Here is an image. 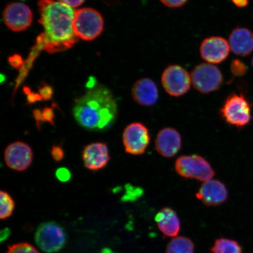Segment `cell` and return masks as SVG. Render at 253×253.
I'll list each match as a JSON object with an SVG mask.
<instances>
[{
	"label": "cell",
	"instance_id": "1f68e13d",
	"mask_svg": "<svg viewBox=\"0 0 253 253\" xmlns=\"http://www.w3.org/2000/svg\"><path fill=\"white\" fill-rule=\"evenodd\" d=\"M232 1L238 7L243 8L248 5V0H232Z\"/></svg>",
	"mask_w": 253,
	"mask_h": 253
},
{
	"label": "cell",
	"instance_id": "9a60e30c",
	"mask_svg": "<svg viewBox=\"0 0 253 253\" xmlns=\"http://www.w3.org/2000/svg\"><path fill=\"white\" fill-rule=\"evenodd\" d=\"M155 147L158 153L166 158H171L178 153L182 147V138L178 130L166 127L158 132Z\"/></svg>",
	"mask_w": 253,
	"mask_h": 253
},
{
	"label": "cell",
	"instance_id": "7402d4cb",
	"mask_svg": "<svg viewBox=\"0 0 253 253\" xmlns=\"http://www.w3.org/2000/svg\"><path fill=\"white\" fill-rule=\"evenodd\" d=\"M7 253H40L34 246L28 243H19L8 246Z\"/></svg>",
	"mask_w": 253,
	"mask_h": 253
},
{
	"label": "cell",
	"instance_id": "d6a6232c",
	"mask_svg": "<svg viewBox=\"0 0 253 253\" xmlns=\"http://www.w3.org/2000/svg\"><path fill=\"white\" fill-rule=\"evenodd\" d=\"M252 65H253V59H252Z\"/></svg>",
	"mask_w": 253,
	"mask_h": 253
},
{
	"label": "cell",
	"instance_id": "cb8c5ba5",
	"mask_svg": "<svg viewBox=\"0 0 253 253\" xmlns=\"http://www.w3.org/2000/svg\"><path fill=\"white\" fill-rule=\"evenodd\" d=\"M55 175L56 178L62 182H68L71 178L70 170L64 167L59 168L57 169Z\"/></svg>",
	"mask_w": 253,
	"mask_h": 253
},
{
	"label": "cell",
	"instance_id": "30bf717a",
	"mask_svg": "<svg viewBox=\"0 0 253 253\" xmlns=\"http://www.w3.org/2000/svg\"><path fill=\"white\" fill-rule=\"evenodd\" d=\"M2 17L6 26L14 32L26 30L33 20L30 8L20 2L9 3L3 11Z\"/></svg>",
	"mask_w": 253,
	"mask_h": 253
},
{
	"label": "cell",
	"instance_id": "7c38bea8",
	"mask_svg": "<svg viewBox=\"0 0 253 253\" xmlns=\"http://www.w3.org/2000/svg\"><path fill=\"white\" fill-rule=\"evenodd\" d=\"M229 43L220 37H211L202 41L200 53L202 58L211 64H217L226 60L230 52Z\"/></svg>",
	"mask_w": 253,
	"mask_h": 253
},
{
	"label": "cell",
	"instance_id": "484cf974",
	"mask_svg": "<svg viewBox=\"0 0 253 253\" xmlns=\"http://www.w3.org/2000/svg\"><path fill=\"white\" fill-rule=\"evenodd\" d=\"M51 156L56 162H60L64 158L65 153L61 147L58 145L53 146L51 150Z\"/></svg>",
	"mask_w": 253,
	"mask_h": 253
},
{
	"label": "cell",
	"instance_id": "f546056e",
	"mask_svg": "<svg viewBox=\"0 0 253 253\" xmlns=\"http://www.w3.org/2000/svg\"><path fill=\"white\" fill-rule=\"evenodd\" d=\"M58 1L74 8L83 4L85 0H58Z\"/></svg>",
	"mask_w": 253,
	"mask_h": 253
},
{
	"label": "cell",
	"instance_id": "2e32d148",
	"mask_svg": "<svg viewBox=\"0 0 253 253\" xmlns=\"http://www.w3.org/2000/svg\"><path fill=\"white\" fill-rule=\"evenodd\" d=\"M158 94L156 83L148 78H142L136 82L131 90L135 102L143 106L154 105L158 101Z\"/></svg>",
	"mask_w": 253,
	"mask_h": 253
},
{
	"label": "cell",
	"instance_id": "d6986e66",
	"mask_svg": "<svg viewBox=\"0 0 253 253\" xmlns=\"http://www.w3.org/2000/svg\"><path fill=\"white\" fill-rule=\"evenodd\" d=\"M166 253H195V245L192 240L185 236L173 237L168 243Z\"/></svg>",
	"mask_w": 253,
	"mask_h": 253
},
{
	"label": "cell",
	"instance_id": "83f0119b",
	"mask_svg": "<svg viewBox=\"0 0 253 253\" xmlns=\"http://www.w3.org/2000/svg\"><path fill=\"white\" fill-rule=\"evenodd\" d=\"M40 96L42 97V100H49L51 99L53 94L52 88L45 85L40 89Z\"/></svg>",
	"mask_w": 253,
	"mask_h": 253
},
{
	"label": "cell",
	"instance_id": "ffe728a7",
	"mask_svg": "<svg viewBox=\"0 0 253 253\" xmlns=\"http://www.w3.org/2000/svg\"><path fill=\"white\" fill-rule=\"evenodd\" d=\"M211 252V253H243V249L236 240L221 237L214 240Z\"/></svg>",
	"mask_w": 253,
	"mask_h": 253
},
{
	"label": "cell",
	"instance_id": "44dd1931",
	"mask_svg": "<svg viewBox=\"0 0 253 253\" xmlns=\"http://www.w3.org/2000/svg\"><path fill=\"white\" fill-rule=\"evenodd\" d=\"M0 217L2 220L7 219L14 212L15 202L8 192H0Z\"/></svg>",
	"mask_w": 253,
	"mask_h": 253
},
{
	"label": "cell",
	"instance_id": "8fae6325",
	"mask_svg": "<svg viewBox=\"0 0 253 253\" xmlns=\"http://www.w3.org/2000/svg\"><path fill=\"white\" fill-rule=\"evenodd\" d=\"M33 156L30 145L21 141L9 144L4 152L6 164L17 171L26 170L33 162Z\"/></svg>",
	"mask_w": 253,
	"mask_h": 253
},
{
	"label": "cell",
	"instance_id": "277c9868",
	"mask_svg": "<svg viewBox=\"0 0 253 253\" xmlns=\"http://www.w3.org/2000/svg\"><path fill=\"white\" fill-rule=\"evenodd\" d=\"M220 113L227 123L237 128L248 125L252 118L251 104L242 94H230L221 107Z\"/></svg>",
	"mask_w": 253,
	"mask_h": 253
},
{
	"label": "cell",
	"instance_id": "4dcf8cb0",
	"mask_svg": "<svg viewBox=\"0 0 253 253\" xmlns=\"http://www.w3.org/2000/svg\"><path fill=\"white\" fill-rule=\"evenodd\" d=\"M27 100L29 103H34L42 100V97L39 94L31 93L29 90H27Z\"/></svg>",
	"mask_w": 253,
	"mask_h": 253
},
{
	"label": "cell",
	"instance_id": "5bb4252c",
	"mask_svg": "<svg viewBox=\"0 0 253 253\" xmlns=\"http://www.w3.org/2000/svg\"><path fill=\"white\" fill-rule=\"evenodd\" d=\"M82 160L88 169L96 171L103 169L110 160L107 145L101 142L88 144L82 151Z\"/></svg>",
	"mask_w": 253,
	"mask_h": 253
},
{
	"label": "cell",
	"instance_id": "7a4b0ae2",
	"mask_svg": "<svg viewBox=\"0 0 253 253\" xmlns=\"http://www.w3.org/2000/svg\"><path fill=\"white\" fill-rule=\"evenodd\" d=\"M74 118L87 130L103 131L116 122L118 105L112 93L103 85L89 88L86 94L76 100Z\"/></svg>",
	"mask_w": 253,
	"mask_h": 253
},
{
	"label": "cell",
	"instance_id": "f1b7e54d",
	"mask_svg": "<svg viewBox=\"0 0 253 253\" xmlns=\"http://www.w3.org/2000/svg\"><path fill=\"white\" fill-rule=\"evenodd\" d=\"M33 116L36 121L37 128L39 130H40V128L41 125H42V123L45 122V120H44L43 118L42 111H41L39 109H35L33 111Z\"/></svg>",
	"mask_w": 253,
	"mask_h": 253
},
{
	"label": "cell",
	"instance_id": "9c48e42d",
	"mask_svg": "<svg viewBox=\"0 0 253 253\" xmlns=\"http://www.w3.org/2000/svg\"><path fill=\"white\" fill-rule=\"evenodd\" d=\"M123 142L126 153L134 156L144 154L150 142L149 131L141 123H132L123 131Z\"/></svg>",
	"mask_w": 253,
	"mask_h": 253
},
{
	"label": "cell",
	"instance_id": "6da1fadb",
	"mask_svg": "<svg viewBox=\"0 0 253 253\" xmlns=\"http://www.w3.org/2000/svg\"><path fill=\"white\" fill-rule=\"evenodd\" d=\"M39 7L44 32L38 40L43 49L52 53L74 46L78 40L74 30V9L53 0H40Z\"/></svg>",
	"mask_w": 253,
	"mask_h": 253
},
{
	"label": "cell",
	"instance_id": "ba28073f",
	"mask_svg": "<svg viewBox=\"0 0 253 253\" xmlns=\"http://www.w3.org/2000/svg\"><path fill=\"white\" fill-rule=\"evenodd\" d=\"M191 77L185 68L176 65L168 66L163 73L161 82L170 96L179 97L187 93L191 87Z\"/></svg>",
	"mask_w": 253,
	"mask_h": 253
},
{
	"label": "cell",
	"instance_id": "52a82bcc",
	"mask_svg": "<svg viewBox=\"0 0 253 253\" xmlns=\"http://www.w3.org/2000/svg\"><path fill=\"white\" fill-rule=\"evenodd\" d=\"M191 77L193 86L203 94L219 90L223 82L222 73L219 68L210 63H202L196 66Z\"/></svg>",
	"mask_w": 253,
	"mask_h": 253
},
{
	"label": "cell",
	"instance_id": "8992f818",
	"mask_svg": "<svg viewBox=\"0 0 253 253\" xmlns=\"http://www.w3.org/2000/svg\"><path fill=\"white\" fill-rule=\"evenodd\" d=\"M175 169L179 176L207 182L212 179L215 172L208 161L199 155L183 156L176 160Z\"/></svg>",
	"mask_w": 253,
	"mask_h": 253
},
{
	"label": "cell",
	"instance_id": "4316f807",
	"mask_svg": "<svg viewBox=\"0 0 253 253\" xmlns=\"http://www.w3.org/2000/svg\"><path fill=\"white\" fill-rule=\"evenodd\" d=\"M160 1L169 8H179L184 5L188 0H160Z\"/></svg>",
	"mask_w": 253,
	"mask_h": 253
},
{
	"label": "cell",
	"instance_id": "e0dca14e",
	"mask_svg": "<svg viewBox=\"0 0 253 253\" xmlns=\"http://www.w3.org/2000/svg\"><path fill=\"white\" fill-rule=\"evenodd\" d=\"M231 50L236 55L246 56L253 51V33L246 28H236L229 36Z\"/></svg>",
	"mask_w": 253,
	"mask_h": 253
},
{
	"label": "cell",
	"instance_id": "3957f363",
	"mask_svg": "<svg viewBox=\"0 0 253 253\" xmlns=\"http://www.w3.org/2000/svg\"><path fill=\"white\" fill-rule=\"evenodd\" d=\"M104 29V20L94 9L84 8L75 11L74 30L77 37L89 41L99 37Z\"/></svg>",
	"mask_w": 253,
	"mask_h": 253
},
{
	"label": "cell",
	"instance_id": "d4e9b609",
	"mask_svg": "<svg viewBox=\"0 0 253 253\" xmlns=\"http://www.w3.org/2000/svg\"><path fill=\"white\" fill-rule=\"evenodd\" d=\"M42 116L45 122H48L54 126L55 114L51 107H45L42 110Z\"/></svg>",
	"mask_w": 253,
	"mask_h": 253
},
{
	"label": "cell",
	"instance_id": "603a6c76",
	"mask_svg": "<svg viewBox=\"0 0 253 253\" xmlns=\"http://www.w3.org/2000/svg\"><path fill=\"white\" fill-rule=\"evenodd\" d=\"M230 70L235 77H242L246 74L247 68L246 65L239 60H234L231 63Z\"/></svg>",
	"mask_w": 253,
	"mask_h": 253
},
{
	"label": "cell",
	"instance_id": "ac0fdd59",
	"mask_svg": "<svg viewBox=\"0 0 253 253\" xmlns=\"http://www.w3.org/2000/svg\"><path fill=\"white\" fill-rule=\"evenodd\" d=\"M158 229L167 237H175L181 230V221L172 209L164 207L158 211L155 218Z\"/></svg>",
	"mask_w": 253,
	"mask_h": 253
},
{
	"label": "cell",
	"instance_id": "5b68a950",
	"mask_svg": "<svg viewBox=\"0 0 253 253\" xmlns=\"http://www.w3.org/2000/svg\"><path fill=\"white\" fill-rule=\"evenodd\" d=\"M35 241L44 252L54 253L65 248L68 236L60 224L54 221H46L38 227L35 234Z\"/></svg>",
	"mask_w": 253,
	"mask_h": 253
},
{
	"label": "cell",
	"instance_id": "4fadbf2b",
	"mask_svg": "<svg viewBox=\"0 0 253 253\" xmlns=\"http://www.w3.org/2000/svg\"><path fill=\"white\" fill-rule=\"evenodd\" d=\"M196 197L208 207H217L228 199V191L222 182L211 179L205 182L199 189Z\"/></svg>",
	"mask_w": 253,
	"mask_h": 253
}]
</instances>
